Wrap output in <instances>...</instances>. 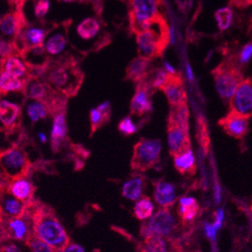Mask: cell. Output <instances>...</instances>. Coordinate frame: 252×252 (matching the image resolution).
<instances>
[{
	"label": "cell",
	"mask_w": 252,
	"mask_h": 252,
	"mask_svg": "<svg viewBox=\"0 0 252 252\" xmlns=\"http://www.w3.org/2000/svg\"><path fill=\"white\" fill-rule=\"evenodd\" d=\"M29 210L32 218V230L35 237L58 250H63L70 242L63 225L49 206L34 200L29 205Z\"/></svg>",
	"instance_id": "cell-1"
},
{
	"label": "cell",
	"mask_w": 252,
	"mask_h": 252,
	"mask_svg": "<svg viewBox=\"0 0 252 252\" xmlns=\"http://www.w3.org/2000/svg\"><path fill=\"white\" fill-rule=\"evenodd\" d=\"M55 91L65 96H74L84 83L85 75L74 57L50 61L41 77Z\"/></svg>",
	"instance_id": "cell-2"
},
{
	"label": "cell",
	"mask_w": 252,
	"mask_h": 252,
	"mask_svg": "<svg viewBox=\"0 0 252 252\" xmlns=\"http://www.w3.org/2000/svg\"><path fill=\"white\" fill-rule=\"evenodd\" d=\"M136 35L139 56L150 61L161 57L169 43L170 37L169 27L164 15L151 22Z\"/></svg>",
	"instance_id": "cell-3"
},
{
	"label": "cell",
	"mask_w": 252,
	"mask_h": 252,
	"mask_svg": "<svg viewBox=\"0 0 252 252\" xmlns=\"http://www.w3.org/2000/svg\"><path fill=\"white\" fill-rule=\"evenodd\" d=\"M212 73L218 94L223 100L230 102L238 87L244 80L239 64L233 60L225 61L220 63Z\"/></svg>",
	"instance_id": "cell-4"
},
{
	"label": "cell",
	"mask_w": 252,
	"mask_h": 252,
	"mask_svg": "<svg viewBox=\"0 0 252 252\" xmlns=\"http://www.w3.org/2000/svg\"><path fill=\"white\" fill-rule=\"evenodd\" d=\"M130 29L135 34L162 16V0H129Z\"/></svg>",
	"instance_id": "cell-5"
},
{
	"label": "cell",
	"mask_w": 252,
	"mask_h": 252,
	"mask_svg": "<svg viewBox=\"0 0 252 252\" xmlns=\"http://www.w3.org/2000/svg\"><path fill=\"white\" fill-rule=\"evenodd\" d=\"M162 144L156 139H142L135 146L131 160L134 172L143 173L154 168L160 162Z\"/></svg>",
	"instance_id": "cell-6"
},
{
	"label": "cell",
	"mask_w": 252,
	"mask_h": 252,
	"mask_svg": "<svg viewBox=\"0 0 252 252\" xmlns=\"http://www.w3.org/2000/svg\"><path fill=\"white\" fill-rule=\"evenodd\" d=\"M75 41L86 45L89 50V44L93 43V50H98L110 42L108 33L104 31L100 20L95 17H87L79 22L75 27Z\"/></svg>",
	"instance_id": "cell-7"
},
{
	"label": "cell",
	"mask_w": 252,
	"mask_h": 252,
	"mask_svg": "<svg viewBox=\"0 0 252 252\" xmlns=\"http://www.w3.org/2000/svg\"><path fill=\"white\" fill-rule=\"evenodd\" d=\"M31 168L27 152L18 145L0 152V169L9 179L28 177Z\"/></svg>",
	"instance_id": "cell-8"
},
{
	"label": "cell",
	"mask_w": 252,
	"mask_h": 252,
	"mask_svg": "<svg viewBox=\"0 0 252 252\" xmlns=\"http://www.w3.org/2000/svg\"><path fill=\"white\" fill-rule=\"evenodd\" d=\"M178 228L179 224L171 213L170 208H160L152 217L142 223L140 234L144 239L151 236L172 238Z\"/></svg>",
	"instance_id": "cell-9"
},
{
	"label": "cell",
	"mask_w": 252,
	"mask_h": 252,
	"mask_svg": "<svg viewBox=\"0 0 252 252\" xmlns=\"http://www.w3.org/2000/svg\"><path fill=\"white\" fill-rule=\"evenodd\" d=\"M69 24L70 20L55 24L50 28L43 43L44 50L50 61H59L71 57V55L67 54Z\"/></svg>",
	"instance_id": "cell-10"
},
{
	"label": "cell",
	"mask_w": 252,
	"mask_h": 252,
	"mask_svg": "<svg viewBox=\"0 0 252 252\" xmlns=\"http://www.w3.org/2000/svg\"><path fill=\"white\" fill-rule=\"evenodd\" d=\"M3 226L7 240L11 239L25 243L32 236H33L32 218L29 208L27 213L22 216L3 221Z\"/></svg>",
	"instance_id": "cell-11"
},
{
	"label": "cell",
	"mask_w": 252,
	"mask_h": 252,
	"mask_svg": "<svg viewBox=\"0 0 252 252\" xmlns=\"http://www.w3.org/2000/svg\"><path fill=\"white\" fill-rule=\"evenodd\" d=\"M27 24L28 20L23 14V8H13L0 21V39L16 42Z\"/></svg>",
	"instance_id": "cell-12"
},
{
	"label": "cell",
	"mask_w": 252,
	"mask_h": 252,
	"mask_svg": "<svg viewBox=\"0 0 252 252\" xmlns=\"http://www.w3.org/2000/svg\"><path fill=\"white\" fill-rule=\"evenodd\" d=\"M50 28L44 24H31L28 22L16 40L20 52L22 53L24 49L32 47L43 46Z\"/></svg>",
	"instance_id": "cell-13"
},
{
	"label": "cell",
	"mask_w": 252,
	"mask_h": 252,
	"mask_svg": "<svg viewBox=\"0 0 252 252\" xmlns=\"http://www.w3.org/2000/svg\"><path fill=\"white\" fill-rule=\"evenodd\" d=\"M230 111L245 118L252 117V80L246 79L230 99Z\"/></svg>",
	"instance_id": "cell-14"
},
{
	"label": "cell",
	"mask_w": 252,
	"mask_h": 252,
	"mask_svg": "<svg viewBox=\"0 0 252 252\" xmlns=\"http://www.w3.org/2000/svg\"><path fill=\"white\" fill-rule=\"evenodd\" d=\"M153 89L145 81L137 84L135 94L131 102V114L137 117H145L153 111Z\"/></svg>",
	"instance_id": "cell-15"
},
{
	"label": "cell",
	"mask_w": 252,
	"mask_h": 252,
	"mask_svg": "<svg viewBox=\"0 0 252 252\" xmlns=\"http://www.w3.org/2000/svg\"><path fill=\"white\" fill-rule=\"evenodd\" d=\"M139 252H185L180 239L151 236L139 245Z\"/></svg>",
	"instance_id": "cell-16"
},
{
	"label": "cell",
	"mask_w": 252,
	"mask_h": 252,
	"mask_svg": "<svg viewBox=\"0 0 252 252\" xmlns=\"http://www.w3.org/2000/svg\"><path fill=\"white\" fill-rule=\"evenodd\" d=\"M219 125L226 134H228L235 139L241 140L248 133V118L240 116L231 111L227 116H225L219 121Z\"/></svg>",
	"instance_id": "cell-17"
},
{
	"label": "cell",
	"mask_w": 252,
	"mask_h": 252,
	"mask_svg": "<svg viewBox=\"0 0 252 252\" xmlns=\"http://www.w3.org/2000/svg\"><path fill=\"white\" fill-rule=\"evenodd\" d=\"M161 90L165 94L172 107L187 103V95L181 75L177 73L170 74L167 83Z\"/></svg>",
	"instance_id": "cell-18"
},
{
	"label": "cell",
	"mask_w": 252,
	"mask_h": 252,
	"mask_svg": "<svg viewBox=\"0 0 252 252\" xmlns=\"http://www.w3.org/2000/svg\"><path fill=\"white\" fill-rule=\"evenodd\" d=\"M21 107L7 99H0V123L7 131L20 128Z\"/></svg>",
	"instance_id": "cell-19"
},
{
	"label": "cell",
	"mask_w": 252,
	"mask_h": 252,
	"mask_svg": "<svg viewBox=\"0 0 252 252\" xmlns=\"http://www.w3.org/2000/svg\"><path fill=\"white\" fill-rule=\"evenodd\" d=\"M7 191L16 199L22 201L23 203L28 205H31L35 200V187L32 180L28 177L11 179L8 183Z\"/></svg>",
	"instance_id": "cell-20"
},
{
	"label": "cell",
	"mask_w": 252,
	"mask_h": 252,
	"mask_svg": "<svg viewBox=\"0 0 252 252\" xmlns=\"http://www.w3.org/2000/svg\"><path fill=\"white\" fill-rule=\"evenodd\" d=\"M169 152L174 157L184 151L191 149L189 129L181 127H168Z\"/></svg>",
	"instance_id": "cell-21"
},
{
	"label": "cell",
	"mask_w": 252,
	"mask_h": 252,
	"mask_svg": "<svg viewBox=\"0 0 252 252\" xmlns=\"http://www.w3.org/2000/svg\"><path fill=\"white\" fill-rule=\"evenodd\" d=\"M147 185L146 177L135 172L132 177L126 181L122 186V196L130 201H138L142 198Z\"/></svg>",
	"instance_id": "cell-22"
},
{
	"label": "cell",
	"mask_w": 252,
	"mask_h": 252,
	"mask_svg": "<svg viewBox=\"0 0 252 252\" xmlns=\"http://www.w3.org/2000/svg\"><path fill=\"white\" fill-rule=\"evenodd\" d=\"M154 199L161 208H171L176 202V187L169 182H154Z\"/></svg>",
	"instance_id": "cell-23"
},
{
	"label": "cell",
	"mask_w": 252,
	"mask_h": 252,
	"mask_svg": "<svg viewBox=\"0 0 252 252\" xmlns=\"http://www.w3.org/2000/svg\"><path fill=\"white\" fill-rule=\"evenodd\" d=\"M67 126L65 120V112L58 113L54 116L52 128V150L54 153L60 152V150L66 142Z\"/></svg>",
	"instance_id": "cell-24"
},
{
	"label": "cell",
	"mask_w": 252,
	"mask_h": 252,
	"mask_svg": "<svg viewBox=\"0 0 252 252\" xmlns=\"http://www.w3.org/2000/svg\"><path fill=\"white\" fill-rule=\"evenodd\" d=\"M199 213L200 205L195 198L182 197L179 199L178 216L183 227H188L191 223H193Z\"/></svg>",
	"instance_id": "cell-25"
},
{
	"label": "cell",
	"mask_w": 252,
	"mask_h": 252,
	"mask_svg": "<svg viewBox=\"0 0 252 252\" xmlns=\"http://www.w3.org/2000/svg\"><path fill=\"white\" fill-rule=\"evenodd\" d=\"M151 67V61L144 57L135 58L126 69V79L139 84L146 80Z\"/></svg>",
	"instance_id": "cell-26"
},
{
	"label": "cell",
	"mask_w": 252,
	"mask_h": 252,
	"mask_svg": "<svg viewBox=\"0 0 252 252\" xmlns=\"http://www.w3.org/2000/svg\"><path fill=\"white\" fill-rule=\"evenodd\" d=\"M1 70H4L23 81H28L31 77L30 67L24 63L21 56H13L6 59L1 63Z\"/></svg>",
	"instance_id": "cell-27"
},
{
	"label": "cell",
	"mask_w": 252,
	"mask_h": 252,
	"mask_svg": "<svg viewBox=\"0 0 252 252\" xmlns=\"http://www.w3.org/2000/svg\"><path fill=\"white\" fill-rule=\"evenodd\" d=\"M174 166L181 175L193 176L196 174L197 166L192 149H188L173 157Z\"/></svg>",
	"instance_id": "cell-28"
},
{
	"label": "cell",
	"mask_w": 252,
	"mask_h": 252,
	"mask_svg": "<svg viewBox=\"0 0 252 252\" xmlns=\"http://www.w3.org/2000/svg\"><path fill=\"white\" fill-rule=\"evenodd\" d=\"M27 99L28 102L24 105V112L32 124H35L41 120H44L49 115H52L49 107L47 106L46 103L42 102V100L29 99V98Z\"/></svg>",
	"instance_id": "cell-29"
},
{
	"label": "cell",
	"mask_w": 252,
	"mask_h": 252,
	"mask_svg": "<svg viewBox=\"0 0 252 252\" xmlns=\"http://www.w3.org/2000/svg\"><path fill=\"white\" fill-rule=\"evenodd\" d=\"M111 118V104L105 102L90 112L91 119V136L94 135L103 125L109 123Z\"/></svg>",
	"instance_id": "cell-30"
},
{
	"label": "cell",
	"mask_w": 252,
	"mask_h": 252,
	"mask_svg": "<svg viewBox=\"0 0 252 252\" xmlns=\"http://www.w3.org/2000/svg\"><path fill=\"white\" fill-rule=\"evenodd\" d=\"M25 82L4 70H0V95L13 92L23 93Z\"/></svg>",
	"instance_id": "cell-31"
},
{
	"label": "cell",
	"mask_w": 252,
	"mask_h": 252,
	"mask_svg": "<svg viewBox=\"0 0 252 252\" xmlns=\"http://www.w3.org/2000/svg\"><path fill=\"white\" fill-rule=\"evenodd\" d=\"M168 127L189 129V110L186 104L173 106L168 119Z\"/></svg>",
	"instance_id": "cell-32"
},
{
	"label": "cell",
	"mask_w": 252,
	"mask_h": 252,
	"mask_svg": "<svg viewBox=\"0 0 252 252\" xmlns=\"http://www.w3.org/2000/svg\"><path fill=\"white\" fill-rule=\"evenodd\" d=\"M154 214V204L149 197H142L134 206V215L138 220L146 221Z\"/></svg>",
	"instance_id": "cell-33"
},
{
	"label": "cell",
	"mask_w": 252,
	"mask_h": 252,
	"mask_svg": "<svg viewBox=\"0 0 252 252\" xmlns=\"http://www.w3.org/2000/svg\"><path fill=\"white\" fill-rule=\"evenodd\" d=\"M170 74L165 69L157 68L154 70H151L149 72L145 82L153 90L155 89L161 90L164 87V85L167 83Z\"/></svg>",
	"instance_id": "cell-34"
},
{
	"label": "cell",
	"mask_w": 252,
	"mask_h": 252,
	"mask_svg": "<svg viewBox=\"0 0 252 252\" xmlns=\"http://www.w3.org/2000/svg\"><path fill=\"white\" fill-rule=\"evenodd\" d=\"M198 134H197V139L200 144L201 150L204 155H207L209 147H210V140H209V135H208V129H207V125L203 117L199 116L198 117V128H197Z\"/></svg>",
	"instance_id": "cell-35"
},
{
	"label": "cell",
	"mask_w": 252,
	"mask_h": 252,
	"mask_svg": "<svg viewBox=\"0 0 252 252\" xmlns=\"http://www.w3.org/2000/svg\"><path fill=\"white\" fill-rule=\"evenodd\" d=\"M215 20L221 32L227 31L233 21V11L230 7H222L215 12Z\"/></svg>",
	"instance_id": "cell-36"
},
{
	"label": "cell",
	"mask_w": 252,
	"mask_h": 252,
	"mask_svg": "<svg viewBox=\"0 0 252 252\" xmlns=\"http://www.w3.org/2000/svg\"><path fill=\"white\" fill-rule=\"evenodd\" d=\"M20 55L21 52L15 41L0 39V64L10 57Z\"/></svg>",
	"instance_id": "cell-37"
},
{
	"label": "cell",
	"mask_w": 252,
	"mask_h": 252,
	"mask_svg": "<svg viewBox=\"0 0 252 252\" xmlns=\"http://www.w3.org/2000/svg\"><path fill=\"white\" fill-rule=\"evenodd\" d=\"M25 244L29 246L31 252H54L56 250L55 248L40 240L39 238L35 237L34 235L25 242Z\"/></svg>",
	"instance_id": "cell-38"
},
{
	"label": "cell",
	"mask_w": 252,
	"mask_h": 252,
	"mask_svg": "<svg viewBox=\"0 0 252 252\" xmlns=\"http://www.w3.org/2000/svg\"><path fill=\"white\" fill-rule=\"evenodd\" d=\"M119 131L125 136H131L137 133L138 126L133 122L131 117H126L119 123Z\"/></svg>",
	"instance_id": "cell-39"
},
{
	"label": "cell",
	"mask_w": 252,
	"mask_h": 252,
	"mask_svg": "<svg viewBox=\"0 0 252 252\" xmlns=\"http://www.w3.org/2000/svg\"><path fill=\"white\" fill-rule=\"evenodd\" d=\"M251 59H252V42H248L240 49V52L237 56V60L235 61L238 64L244 65L248 62H250Z\"/></svg>",
	"instance_id": "cell-40"
},
{
	"label": "cell",
	"mask_w": 252,
	"mask_h": 252,
	"mask_svg": "<svg viewBox=\"0 0 252 252\" xmlns=\"http://www.w3.org/2000/svg\"><path fill=\"white\" fill-rule=\"evenodd\" d=\"M49 10V1L48 0H37L34 6V15L36 18H43Z\"/></svg>",
	"instance_id": "cell-41"
},
{
	"label": "cell",
	"mask_w": 252,
	"mask_h": 252,
	"mask_svg": "<svg viewBox=\"0 0 252 252\" xmlns=\"http://www.w3.org/2000/svg\"><path fill=\"white\" fill-rule=\"evenodd\" d=\"M63 252H86L84 247L78 243L74 242H69L63 249Z\"/></svg>",
	"instance_id": "cell-42"
},
{
	"label": "cell",
	"mask_w": 252,
	"mask_h": 252,
	"mask_svg": "<svg viewBox=\"0 0 252 252\" xmlns=\"http://www.w3.org/2000/svg\"><path fill=\"white\" fill-rule=\"evenodd\" d=\"M4 242V241H3ZM1 243L2 252H21V249L19 246L14 242H8V243Z\"/></svg>",
	"instance_id": "cell-43"
},
{
	"label": "cell",
	"mask_w": 252,
	"mask_h": 252,
	"mask_svg": "<svg viewBox=\"0 0 252 252\" xmlns=\"http://www.w3.org/2000/svg\"><path fill=\"white\" fill-rule=\"evenodd\" d=\"M222 221H223V210H222V209H219V210L215 213V221H214V223L212 224L213 228H214V230H215L216 232L220 229L221 225H222Z\"/></svg>",
	"instance_id": "cell-44"
},
{
	"label": "cell",
	"mask_w": 252,
	"mask_h": 252,
	"mask_svg": "<svg viewBox=\"0 0 252 252\" xmlns=\"http://www.w3.org/2000/svg\"><path fill=\"white\" fill-rule=\"evenodd\" d=\"M204 227H205V233H206L207 237H209V238L211 239V241H212V240L214 241V240H215V238H216V231L214 230L212 224L205 223Z\"/></svg>",
	"instance_id": "cell-45"
},
{
	"label": "cell",
	"mask_w": 252,
	"mask_h": 252,
	"mask_svg": "<svg viewBox=\"0 0 252 252\" xmlns=\"http://www.w3.org/2000/svg\"><path fill=\"white\" fill-rule=\"evenodd\" d=\"M14 8H23L25 0H7Z\"/></svg>",
	"instance_id": "cell-46"
},
{
	"label": "cell",
	"mask_w": 252,
	"mask_h": 252,
	"mask_svg": "<svg viewBox=\"0 0 252 252\" xmlns=\"http://www.w3.org/2000/svg\"><path fill=\"white\" fill-rule=\"evenodd\" d=\"M231 2L237 6H246L250 4L251 0H231Z\"/></svg>",
	"instance_id": "cell-47"
},
{
	"label": "cell",
	"mask_w": 252,
	"mask_h": 252,
	"mask_svg": "<svg viewBox=\"0 0 252 252\" xmlns=\"http://www.w3.org/2000/svg\"><path fill=\"white\" fill-rule=\"evenodd\" d=\"M164 69L169 73V74H176L177 72H176V69L174 68L173 65H171L168 62H166L164 63Z\"/></svg>",
	"instance_id": "cell-48"
},
{
	"label": "cell",
	"mask_w": 252,
	"mask_h": 252,
	"mask_svg": "<svg viewBox=\"0 0 252 252\" xmlns=\"http://www.w3.org/2000/svg\"><path fill=\"white\" fill-rule=\"evenodd\" d=\"M6 3H9L7 0H0V21H1V19L3 18V16H2V6H3V4H6Z\"/></svg>",
	"instance_id": "cell-49"
},
{
	"label": "cell",
	"mask_w": 252,
	"mask_h": 252,
	"mask_svg": "<svg viewBox=\"0 0 252 252\" xmlns=\"http://www.w3.org/2000/svg\"><path fill=\"white\" fill-rule=\"evenodd\" d=\"M38 137L40 138V141H41V142H43V143H44V142H46V137H45L43 134H41V133H40V134L38 135Z\"/></svg>",
	"instance_id": "cell-50"
},
{
	"label": "cell",
	"mask_w": 252,
	"mask_h": 252,
	"mask_svg": "<svg viewBox=\"0 0 252 252\" xmlns=\"http://www.w3.org/2000/svg\"><path fill=\"white\" fill-rule=\"evenodd\" d=\"M187 71H189V79L193 80V75H192V72H191V67L189 65L187 66Z\"/></svg>",
	"instance_id": "cell-51"
},
{
	"label": "cell",
	"mask_w": 252,
	"mask_h": 252,
	"mask_svg": "<svg viewBox=\"0 0 252 252\" xmlns=\"http://www.w3.org/2000/svg\"><path fill=\"white\" fill-rule=\"evenodd\" d=\"M83 1H92V2H94L95 4H99V0H83Z\"/></svg>",
	"instance_id": "cell-52"
},
{
	"label": "cell",
	"mask_w": 252,
	"mask_h": 252,
	"mask_svg": "<svg viewBox=\"0 0 252 252\" xmlns=\"http://www.w3.org/2000/svg\"><path fill=\"white\" fill-rule=\"evenodd\" d=\"M61 1H63V2H73V1H77V0H61ZM81 1H83V0H81Z\"/></svg>",
	"instance_id": "cell-53"
},
{
	"label": "cell",
	"mask_w": 252,
	"mask_h": 252,
	"mask_svg": "<svg viewBox=\"0 0 252 252\" xmlns=\"http://www.w3.org/2000/svg\"><path fill=\"white\" fill-rule=\"evenodd\" d=\"M1 243H2V242H0V252H2V248H1Z\"/></svg>",
	"instance_id": "cell-54"
},
{
	"label": "cell",
	"mask_w": 252,
	"mask_h": 252,
	"mask_svg": "<svg viewBox=\"0 0 252 252\" xmlns=\"http://www.w3.org/2000/svg\"><path fill=\"white\" fill-rule=\"evenodd\" d=\"M54 252H63V250H58V249H56Z\"/></svg>",
	"instance_id": "cell-55"
},
{
	"label": "cell",
	"mask_w": 252,
	"mask_h": 252,
	"mask_svg": "<svg viewBox=\"0 0 252 252\" xmlns=\"http://www.w3.org/2000/svg\"><path fill=\"white\" fill-rule=\"evenodd\" d=\"M250 209H251V211H252V200H251V205H250Z\"/></svg>",
	"instance_id": "cell-56"
},
{
	"label": "cell",
	"mask_w": 252,
	"mask_h": 252,
	"mask_svg": "<svg viewBox=\"0 0 252 252\" xmlns=\"http://www.w3.org/2000/svg\"><path fill=\"white\" fill-rule=\"evenodd\" d=\"M0 70H1V64H0Z\"/></svg>",
	"instance_id": "cell-57"
}]
</instances>
